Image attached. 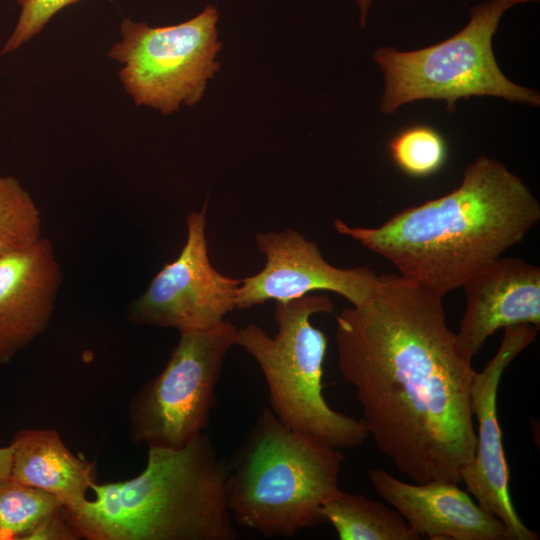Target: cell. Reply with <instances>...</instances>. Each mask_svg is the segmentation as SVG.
Instances as JSON below:
<instances>
[{
	"mask_svg": "<svg viewBox=\"0 0 540 540\" xmlns=\"http://www.w3.org/2000/svg\"><path fill=\"white\" fill-rule=\"evenodd\" d=\"M443 298L400 274H382L365 302L336 317L338 367L369 435L416 483L459 484L475 448L476 370L447 325Z\"/></svg>",
	"mask_w": 540,
	"mask_h": 540,
	"instance_id": "obj_1",
	"label": "cell"
},
{
	"mask_svg": "<svg viewBox=\"0 0 540 540\" xmlns=\"http://www.w3.org/2000/svg\"><path fill=\"white\" fill-rule=\"evenodd\" d=\"M539 220L540 204L525 183L481 156L445 196L403 209L378 227L336 219L334 228L398 274L445 296L521 242Z\"/></svg>",
	"mask_w": 540,
	"mask_h": 540,
	"instance_id": "obj_2",
	"label": "cell"
},
{
	"mask_svg": "<svg viewBox=\"0 0 540 540\" xmlns=\"http://www.w3.org/2000/svg\"><path fill=\"white\" fill-rule=\"evenodd\" d=\"M228 476L203 433L179 449L148 447L140 474L93 483L94 498L65 513L86 540H235Z\"/></svg>",
	"mask_w": 540,
	"mask_h": 540,
	"instance_id": "obj_3",
	"label": "cell"
},
{
	"mask_svg": "<svg viewBox=\"0 0 540 540\" xmlns=\"http://www.w3.org/2000/svg\"><path fill=\"white\" fill-rule=\"evenodd\" d=\"M344 459L342 449L291 429L265 408L229 464L233 521L285 538L320 525L322 505L341 489Z\"/></svg>",
	"mask_w": 540,
	"mask_h": 540,
	"instance_id": "obj_4",
	"label": "cell"
},
{
	"mask_svg": "<svg viewBox=\"0 0 540 540\" xmlns=\"http://www.w3.org/2000/svg\"><path fill=\"white\" fill-rule=\"evenodd\" d=\"M326 295L276 301L277 331L270 336L256 324L238 328V345L258 363L268 388L270 410L286 426L336 448L361 446L369 432L363 418L332 409L323 396L325 333L311 323L319 313H332Z\"/></svg>",
	"mask_w": 540,
	"mask_h": 540,
	"instance_id": "obj_5",
	"label": "cell"
},
{
	"mask_svg": "<svg viewBox=\"0 0 540 540\" xmlns=\"http://www.w3.org/2000/svg\"><path fill=\"white\" fill-rule=\"evenodd\" d=\"M536 1L487 0L471 8L461 31L438 44L410 52L378 49L374 60L385 79L381 110L391 114L406 103L432 99L446 101L452 111L459 99L471 96L538 106L539 94L507 79L492 51V37L503 14L515 5Z\"/></svg>",
	"mask_w": 540,
	"mask_h": 540,
	"instance_id": "obj_6",
	"label": "cell"
},
{
	"mask_svg": "<svg viewBox=\"0 0 540 540\" xmlns=\"http://www.w3.org/2000/svg\"><path fill=\"white\" fill-rule=\"evenodd\" d=\"M218 19L216 6L209 4L197 16L171 26L122 20L121 40L108 56L122 65L119 78L136 105L169 115L181 104L201 100L220 67Z\"/></svg>",
	"mask_w": 540,
	"mask_h": 540,
	"instance_id": "obj_7",
	"label": "cell"
},
{
	"mask_svg": "<svg viewBox=\"0 0 540 540\" xmlns=\"http://www.w3.org/2000/svg\"><path fill=\"white\" fill-rule=\"evenodd\" d=\"M179 333L164 369L131 399L130 437L138 445L179 449L203 434L225 356L238 345V328L225 320Z\"/></svg>",
	"mask_w": 540,
	"mask_h": 540,
	"instance_id": "obj_8",
	"label": "cell"
},
{
	"mask_svg": "<svg viewBox=\"0 0 540 540\" xmlns=\"http://www.w3.org/2000/svg\"><path fill=\"white\" fill-rule=\"evenodd\" d=\"M208 200L187 216V239L179 254L155 275L146 291L129 307L138 325L202 330L224 320L236 308L241 279L221 274L210 262L206 238Z\"/></svg>",
	"mask_w": 540,
	"mask_h": 540,
	"instance_id": "obj_9",
	"label": "cell"
},
{
	"mask_svg": "<svg viewBox=\"0 0 540 540\" xmlns=\"http://www.w3.org/2000/svg\"><path fill=\"white\" fill-rule=\"evenodd\" d=\"M539 328L529 324L504 328L495 355L475 373L470 388V405L477 421L475 448L460 478L467 491L486 512L505 525L508 540H537L518 516L508 491V467L497 416V393L504 371L534 342Z\"/></svg>",
	"mask_w": 540,
	"mask_h": 540,
	"instance_id": "obj_10",
	"label": "cell"
},
{
	"mask_svg": "<svg viewBox=\"0 0 540 540\" xmlns=\"http://www.w3.org/2000/svg\"><path fill=\"white\" fill-rule=\"evenodd\" d=\"M255 241L266 263L257 274L241 279L235 302L240 310L269 300L300 298L313 291L334 292L356 306L365 302L376 286L379 275L374 270L331 265L317 244L295 229L260 232Z\"/></svg>",
	"mask_w": 540,
	"mask_h": 540,
	"instance_id": "obj_11",
	"label": "cell"
},
{
	"mask_svg": "<svg viewBox=\"0 0 540 540\" xmlns=\"http://www.w3.org/2000/svg\"><path fill=\"white\" fill-rule=\"evenodd\" d=\"M368 476L374 490L420 539L508 540L501 520L482 509L455 482H405L381 468L369 470Z\"/></svg>",
	"mask_w": 540,
	"mask_h": 540,
	"instance_id": "obj_12",
	"label": "cell"
},
{
	"mask_svg": "<svg viewBox=\"0 0 540 540\" xmlns=\"http://www.w3.org/2000/svg\"><path fill=\"white\" fill-rule=\"evenodd\" d=\"M61 282L62 270L47 238L0 255V366L46 330Z\"/></svg>",
	"mask_w": 540,
	"mask_h": 540,
	"instance_id": "obj_13",
	"label": "cell"
},
{
	"mask_svg": "<svg viewBox=\"0 0 540 540\" xmlns=\"http://www.w3.org/2000/svg\"><path fill=\"white\" fill-rule=\"evenodd\" d=\"M466 310L458 344L473 359L497 330L514 325L540 327V268L518 258L500 257L462 286Z\"/></svg>",
	"mask_w": 540,
	"mask_h": 540,
	"instance_id": "obj_14",
	"label": "cell"
},
{
	"mask_svg": "<svg viewBox=\"0 0 540 540\" xmlns=\"http://www.w3.org/2000/svg\"><path fill=\"white\" fill-rule=\"evenodd\" d=\"M11 478L40 489L60 501L68 511L89 498L96 482L94 464L73 454L52 429H23L14 434Z\"/></svg>",
	"mask_w": 540,
	"mask_h": 540,
	"instance_id": "obj_15",
	"label": "cell"
},
{
	"mask_svg": "<svg viewBox=\"0 0 540 540\" xmlns=\"http://www.w3.org/2000/svg\"><path fill=\"white\" fill-rule=\"evenodd\" d=\"M340 540H419L404 517L390 505L362 494L339 490L321 507Z\"/></svg>",
	"mask_w": 540,
	"mask_h": 540,
	"instance_id": "obj_16",
	"label": "cell"
},
{
	"mask_svg": "<svg viewBox=\"0 0 540 540\" xmlns=\"http://www.w3.org/2000/svg\"><path fill=\"white\" fill-rule=\"evenodd\" d=\"M41 238V215L13 176L0 175V255L24 250Z\"/></svg>",
	"mask_w": 540,
	"mask_h": 540,
	"instance_id": "obj_17",
	"label": "cell"
},
{
	"mask_svg": "<svg viewBox=\"0 0 540 540\" xmlns=\"http://www.w3.org/2000/svg\"><path fill=\"white\" fill-rule=\"evenodd\" d=\"M54 496L12 478L0 482V540H21L60 509Z\"/></svg>",
	"mask_w": 540,
	"mask_h": 540,
	"instance_id": "obj_18",
	"label": "cell"
},
{
	"mask_svg": "<svg viewBox=\"0 0 540 540\" xmlns=\"http://www.w3.org/2000/svg\"><path fill=\"white\" fill-rule=\"evenodd\" d=\"M388 147L395 165L412 177L435 174L447 158L443 136L427 125H414L400 131L391 139Z\"/></svg>",
	"mask_w": 540,
	"mask_h": 540,
	"instance_id": "obj_19",
	"label": "cell"
},
{
	"mask_svg": "<svg viewBox=\"0 0 540 540\" xmlns=\"http://www.w3.org/2000/svg\"><path fill=\"white\" fill-rule=\"evenodd\" d=\"M80 0H17L20 14L0 55L11 53L38 35L60 10Z\"/></svg>",
	"mask_w": 540,
	"mask_h": 540,
	"instance_id": "obj_20",
	"label": "cell"
},
{
	"mask_svg": "<svg viewBox=\"0 0 540 540\" xmlns=\"http://www.w3.org/2000/svg\"><path fill=\"white\" fill-rule=\"evenodd\" d=\"M81 539L77 531L66 516L64 507H61L35 528L27 533L21 540H78Z\"/></svg>",
	"mask_w": 540,
	"mask_h": 540,
	"instance_id": "obj_21",
	"label": "cell"
},
{
	"mask_svg": "<svg viewBox=\"0 0 540 540\" xmlns=\"http://www.w3.org/2000/svg\"><path fill=\"white\" fill-rule=\"evenodd\" d=\"M13 462V449L9 444L0 447V482L11 478Z\"/></svg>",
	"mask_w": 540,
	"mask_h": 540,
	"instance_id": "obj_22",
	"label": "cell"
},
{
	"mask_svg": "<svg viewBox=\"0 0 540 540\" xmlns=\"http://www.w3.org/2000/svg\"><path fill=\"white\" fill-rule=\"evenodd\" d=\"M373 0H356L359 8V18L361 26L364 27L366 25L368 12L370 9V6L372 4Z\"/></svg>",
	"mask_w": 540,
	"mask_h": 540,
	"instance_id": "obj_23",
	"label": "cell"
}]
</instances>
